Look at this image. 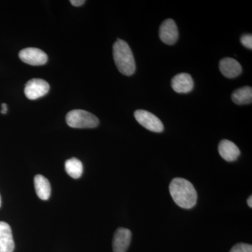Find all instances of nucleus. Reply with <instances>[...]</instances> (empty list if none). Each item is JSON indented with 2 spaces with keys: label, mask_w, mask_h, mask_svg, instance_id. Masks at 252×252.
Returning a JSON list of instances; mask_svg holds the SVG:
<instances>
[{
  "label": "nucleus",
  "mask_w": 252,
  "mask_h": 252,
  "mask_svg": "<svg viewBox=\"0 0 252 252\" xmlns=\"http://www.w3.org/2000/svg\"><path fill=\"white\" fill-rule=\"evenodd\" d=\"M170 193L175 203L184 209H191L196 205L198 194L193 185L184 178L172 180L170 185Z\"/></svg>",
  "instance_id": "f257e3e1"
},
{
  "label": "nucleus",
  "mask_w": 252,
  "mask_h": 252,
  "mask_svg": "<svg viewBox=\"0 0 252 252\" xmlns=\"http://www.w3.org/2000/svg\"><path fill=\"white\" fill-rule=\"evenodd\" d=\"M113 56L116 65L122 74L126 76H131L135 73V59L127 42L118 39L113 46Z\"/></svg>",
  "instance_id": "f03ea898"
},
{
  "label": "nucleus",
  "mask_w": 252,
  "mask_h": 252,
  "mask_svg": "<svg viewBox=\"0 0 252 252\" xmlns=\"http://www.w3.org/2000/svg\"><path fill=\"white\" fill-rule=\"evenodd\" d=\"M67 125L74 128H94L99 125L95 116L87 111L74 109L66 116Z\"/></svg>",
  "instance_id": "7ed1b4c3"
},
{
  "label": "nucleus",
  "mask_w": 252,
  "mask_h": 252,
  "mask_svg": "<svg viewBox=\"0 0 252 252\" xmlns=\"http://www.w3.org/2000/svg\"><path fill=\"white\" fill-rule=\"evenodd\" d=\"M134 116L137 122L147 130L154 132H161L164 130L161 121L148 111L139 109L135 111Z\"/></svg>",
  "instance_id": "20e7f679"
},
{
  "label": "nucleus",
  "mask_w": 252,
  "mask_h": 252,
  "mask_svg": "<svg viewBox=\"0 0 252 252\" xmlns=\"http://www.w3.org/2000/svg\"><path fill=\"white\" fill-rule=\"evenodd\" d=\"M49 89V84L46 81L40 79H33L28 81L24 92L28 99H36L47 94Z\"/></svg>",
  "instance_id": "39448f33"
},
{
  "label": "nucleus",
  "mask_w": 252,
  "mask_h": 252,
  "mask_svg": "<svg viewBox=\"0 0 252 252\" xmlns=\"http://www.w3.org/2000/svg\"><path fill=\"white\" fill-rule=\"evenodd\" d=\"M19 58L23 62L31 65H43L48 61L45 52L36 48H26L20 51Z\"/></svg>",
  "instance_id": "423d86ee"
},
{
  "label": "nucleus",
  "mask_w": 252,
  "mask_h": 252,
  "mask_svg": "<svg viewBox=\"0 0 252 252\" xmlns=\"http://www.w3.org/2000/svg\"><path fill=\"white\" fill-rule=\"evenodd\" d=\"M159 36L164 44L173 45L178 39V28L175 21L171 18L165 20L162 23L159 29Z\"/></svg>",
  "instance_id": "0eeeda50"
},
{
  "label": "nucleus",
  "mask_w": 252,
  "mask_h": 252,
  "mask_svg": "<svg viewBox=\"0 0 252 252\" xmlns=\"http://www.w3.org/2000/svg\"><path fill=\"white\" fill-rule=\"evenodd\" d=\"M132 233L125 228H118L113 239V251L114 252H126L130 246Z\"/></svg>",
  "instance_id": "6e6552de"
},
{
  "label": "nucleus",
  "mask_w": 252,
  "mask_h": 252,
  "mask_svg": "<svg viewBox=\"0 0 252 252\" xmlns=\"http://www.w3.org/2000/svg\"><path fill=\"white\" fill-rule=\"evenodd\" d=\"M171 85L178 94H188L193 90L194 82L191 76L187 73H181L172 78Z\"/></svg>",
  "instance_id": "1a4fd4ad"
},
{
  "label": "nucleus",
  "mask_w": 252,
  "mask_h": 252,
  "mask_svg": "<svg viewBox=\"0 0 252 252\" xmlns=\"http://www.w3.org/2000/svg\"><path fill=\"white\" fill-rule=\"evenodd\" d=\"M15 248L11 227L4 221H0V252H13Z\"/></svg>",
  "instance_id": "9d476101"
},
{
  "label": "nucleus",
  "mask_w": 252,
  "mask_h": 252,
  "mask_svg": "<svg viewBox=\"0 0 252 252\" xmlns=\"http://www.w3.org/2000/svg\"><path fill=\"white\" fill-rule=\"evenodd\" d=\"M220 69L221 74L228 79L238 77L243 72V68L240 63L231 58H225L220 60Z\"/></svg>",
  "instance_id": "9b49d317"
},
{
  "label": "nucleus",
  "mask_w": 252,
  "mask_h": 252,
  "mask_svg": "<svg viewBox=\"0 0 252 252\" xmlns=\"http://www.w3.org/2000/svg\"><path fill=\"white\" fill-rule=\"evenodd\" d=\"M218 150L220 157L228 162L235 161L240 155V149L236 144L228 140L220 141Z\"/></svg>",
  "instance_id": "f8f14e48"
},
{
  "label": "nucleus",
  "mask_w": 252,
  "mask_h": 252,
  "mask_svg": "<svg viewBox=\"0 0 252 252\" xmlns=\"http://www.w3.org/2000/svg\"><path fill=\"white\" fill-rule=\"evenodd\" d=\"M36 195L41 200H48L51 196V187L49 181L43 175H37L34 179Z\"/></svg>",
  "instance_id": "ddd939ff"
},
{
  "label": "nucleus",
  "mask_w": 252,
  "mask_h": 252,
  "mask_svg": "<svg viewBox=\"0 0 252 252\" xmlns=\"http://www.w3.org/2000/svg\"><path fill=\"white\" fill-rule=\"evenodd\" d=\"M232 100L238 105L251 104L252 102V89L250 86H245L237 89L232 94Z\"/></svg>",
  "instance_id": "4468645a"
},
{
  "label": "nucleus",
  "mask_w": 252,
  "mask_h": 252,
  "mask_svg": "<svg viewBox=\"0 0 252 252\" xmlns=\"http://www.w3.org/2000/svg\"><path fill=\"white\" fill-rule=\"evenodd\" d=\"M64 168L68 175L72 178L79 179L82 175V162L76 158L67 160L64 163Z\"/></svg>",
  "instance_id": "2eb2a0df"
},
{
  "label": "nucleus",
  "mask_w": 252,
  "mask_h": 252,
  "mask_svg": "<svg viewBox=\"0 0 252 252\" xmlns=\"http://www.w3.org/2000/svg\"><path fill=\"white\" fill-rule=\"evenodd\" d=\"M230 252H252V246L249 244L238 243L233 247Z\"/></svg>",
  "instance_id": "dca6fc26"
},
{
  "label": "nucleus",
  "mask_w": 252,
  "mask_h": 252,
  "mask_svg": "<svg viewBox=\"0 0 252 252\" xmlns=\"http://www.w3.org/2000/svg\"><path fill=\"white\" fill-rule=\"evenodd\" d=\"M242 44L248 49H252V35L251 34H244L240 38Z\"/></svg>",
  "instance_id": "f3484780"
},
{
  "label": "nucleus",
  "mask_w": 252,
  "mask_h": 252,
  "mask_svg": "<svg viewBox=\"0 0 252 252\" xmlns=\"http://www.w3.org/2000/svg\"><path fill=\"white\" fill-rule=\"evenodd\" d=\"M70 2L73 6H80L85 3V1L84 0H71Z\"/></svg>",
  "instance_id": "a211bd4d"
},
{
  "label": "nucleus",
  "mask_w": 252,
  "mask_h": 252,
  "mask_svg": "<svg viewBox=\"0 0 252 252\" xmlns=\"http://www.w3.org/2000/svg\"><path fill=\"white\" fill-rule=\"evenodd\" d=\"M7 110H8L7 104H5V103H3L2 104H1V114H6V113H7Z\"/></svg>",
  "instance_id": "6ab92c4d"
},
{
  "label": "nucleus",
  "mask_w": 252,
  "mask_h": 252,
  "mask_svg": "<svg viewBox=\"0 0 252 252\" xmlns=\"http://www.w3.org/2000/svg\"><path fill=\"white\" fill-rule=\"evenodd\" d=\"M248 204L249 205V207H250V208H252V196L250 197V198H248Z\"/></svg>",
  "instance_id": "aec40b11"
},
{
  "label": "nucleus",
  "mask_w": 252,
  "mask_h": 252,
  "mask_svg": "<svg viewBox=\"0 0 252 252\" xmlns=\"http://www.w3.org/2000/svg\"><path fill=\"white\" fill-rule=\"evenodd\" d=\"M1 196H0V207H1Z\"/></svg>",
  "instance_id": "412c9836"
}]
</instances>
